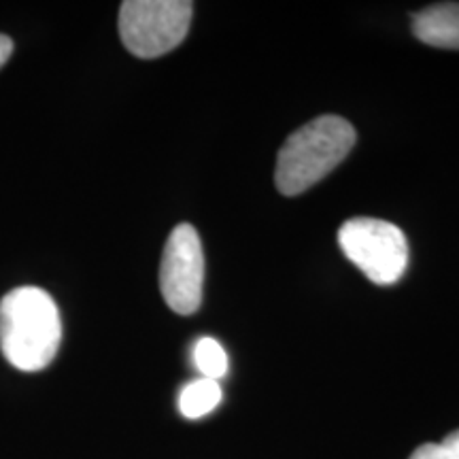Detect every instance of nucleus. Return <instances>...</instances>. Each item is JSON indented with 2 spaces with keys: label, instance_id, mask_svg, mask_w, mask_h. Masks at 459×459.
<instances>
[{
  "label": "nucleus",
  "instance_id": "f257e3e1",
  "mask_svg": "<svg viewBox=\"0 0 459 459\" xmlns=\"http://www.w3.org/2000/svg\"><path fill=\"white\" fill-rule=\"evenodd\" d=\"M60 341V311L41 287H17L0 300V349L17 370L48 368L57 355Z\"/></svg>",
  "mask_w": 459,
  "mask_h": 459
},
{
  "label": "nucleus",
  "instance_id": "f03ea898",
  "mask_svg": "<svg viewBox=\"0 0 459 459\" xmlns=\"http://www.w3.org/2000/svg\"><path fill=\"white\" fill-rule=\"evenodd\" d=\"M355 145V130L344 117L321 115L287 136L277 156L274 186L283 196L307 192L330 175Z\"/></svg>",
  "mask_w": 459,
  "mask_h": 459
},
{
  "label": "nucleus",
  "instance_id": "7ed1b4c3",
  "mask_svg": "<svg viewBox=\"0 0 459 459\" xmlns=\"http://www.w3.org/2000/svg\"><path fill=\"white\" fill-rule=\"evenodd\" d=\"M187 0H126L119 7V37L136 57H160L179 48L192 24Z\"/></svg>",
  "mask_w": 459,
  "mask_h": 459
},
{
  "label": "nucleus",
  "instance_id": "20e7f679",
  "mask_svg": "<svg viewBox=\"0 0 459 459\" xmlns=\"http://www.w3.org/2000/svg\"><path fill=\"white\" fill-rule=\"evenodd\" d=\"M342 254L377 285H394L409 266V243L394 223L353 217L338 230Z\"/></svg>",
  "mask_w": 459,
  "mask_h": 459
},
{
  "label": "nucleus",
  "instance_id": "39448f33",
  "mask_svg": "<svg viewBox=\"0 0 459 459\" xmlns=\"http://www.w3.org/2000/svg\"><path fill=\"white\" fill-rule=\"evenodd\" d=\"M204 254L196 228L181 223L166 240L160 264V290L177 315H194L203 304Z\"/></svg>",
  "mask_w": 459,
  "mask_h": 459
},
{
  "label": "nucleus",
  "instance_id": "423d86ee",
  "mask_svg": "<svg viewBox=\"0 0 459 459\" xmlns=\"http://www.w3.org/2000/svg\"><path fill=\"white\" fill-rule=\"evenodd\" d=\"M412 34L438 49H459V3H438L412 15Z\"/></svg>",
  "mask_w": 459,
  "mask_h": 459
},
{
  "label": "nucleus",
  "instance_id": "0eeeda50",
  "mask_svg": "<svg viewBox=\"0 0 459 459\" xmlns=\"http://www.w3.org/2000/svg\"><path fill=\"white\" fill-rule=\"evenodd\" d=\"M223 398L220 381L200 377L187 383L179 394V411L186 419H200L213 412Z\"/></svg>",
  "mask_w": 459,
  "mask_h": 459
},
{
  "label": "nucleus",
  "instance_id": "6e6552de",
  "mask_svg": "<svg viewBox=\"0 0 459 459\" xmlns=\"http://www.w3.org/2000/svg\"><path fill=\"white\" fill-rule=\"evenodd\" d=\"M194 364H196L200 375L211 378V381H220L228 375L230 368L226 349L221 347L220 341L211 336L198 338L196 344H194Z\"/></svg>",
  "mask_w": 459,
  "mask_h": 459
},
{
  "label": "nucleus",
  "instance_id": "1a4fd4ad",
  "mask_svg": "<svg viewBox=\"0 0 459 459\" xmlns=\"http://www.w3.org/2000/svg\"><path fill=\"white\" fill-rule=\"evenodd\" d=\"M409 459H459V429L446 436L443 443L421 445Z\"/></svg>",
  "mask_w": 459,
  "mask_h": 459
},
{
  "label": "nucleus",
  "instance_id": "9d476101",
  "mask_svg": "<svg viewBox=\"0 0 459 459\" xmlns=\"http://www.w3.org/2000/svg\"><path fill=\"white\" fill-rule=\"evenodd\" d=\"M11 54H13V41L7 34H0V68L7 65Z\"/></svg>",
  "mask_w": 459,
  "mask_h": 459
}]
</instances>
